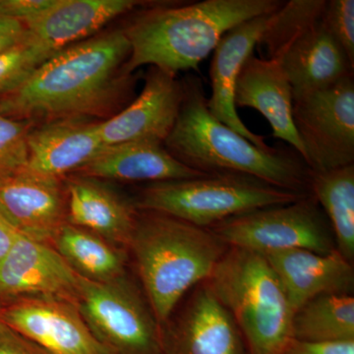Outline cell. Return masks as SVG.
<instances>
[{
  "instance_id": "obj_28",
  "label": "cell",
  "mask_w": 354,
  "mask_h": 354,
  "mask_svg": "<svg viewBox=\"0 0 354 354\" xmlns=\"http://www.w3.org/2000/svg\"><path fill=\"white\" fill-rule=\"evenodd\" d=\"M321 21L344 51L354 68L353 0H328L324 6Z\"/></svg>"
},
{
  "instance_id": "obj_31",
  "label": "cell",
  "mask_w": 354,
  "mask_h": 354,
  "mask_svg": "<svg viewBox=\"0 0 354 354\" xmlns=\"http://www.w3.org/2000/svg\"><path fill=\"white\" fill-rule=\"evenodd\" d=\"M0 354L48 353L34 342L0 322Z\"/></svg>"
},
{
  "instance_id": "obj_4",
  "label": "cell",
  "mask_w": 354,
  "mask_h": 354,
  "mask_svg": "<svg viewBox=\"0 0 354 354\" xmlns=\"http://www.w3.org/2000/svg\"><path fill=\"white\" fill-rule=\"evenodd\" d=\"M228 248L209 228L138 209L128 257L162 327L186 293L209 279Z\"/></svg>"
},
{
  "instance_id": "obj_32",
  "label": "cell",
  "mask_w": 354,
  "mask_h": 354,
  "mask_svg": "<svg viewBox=\"0 0 354 354\" xmlns=\"http://www.w3.org/2000/svg\"><path fill=\"white\" fill-rule=\"evenodd\" d=\"M21 232L0 211V261L3 259Z\"/></svg>"
},
{
  "instance_id": "obj_9",
  "label": "cell",
  "mask_w": 354,
  "mask_h": 354,
  "mask_svg": "<svg viewBox=\"0 0 354 354\" xmlns=\"http://www.w3.org/2000/svg\"><path fill=\"white\" fill-rule=\"evenodd\" d=\"M209 230L230 247L262 255L291 249L327 254L335 249L329 221L310 192L295 202L232 216Z\"/></svg>"
},
{
  "instance_id": "obj_2",
  "label": "cell",
  "mask_w": 354,
  "mask_h": 354,
  "mask_svg": "<svg viewBox=\"0 0 354 354\" xmlns=\"http://www.w3.org/2000/svg\"><path fill=\"white\" fill-rule=\"evenodd\" d=\"M183 86L178 115L164 143L177 160L207 174H243L281 189L309 193V167L295 150L258 148L211 113L199 77H188Z\"/></svg>"
},
{
  "instance_id": "obj_29",
  "label": "cell",
  "mask_w": 354,
  "mask_h": 354,
  "mask_svg": "<svg viewBox=\"0 0 354 354\" xmlns=\"http://www.w3.org/2000/svg\"><path fill=\"white\" fill-rule=\"evenodd\" d=\"M53 3V0H0V15L26 25Z\"/></svg>"
},
{
  "instance_id": "obj_6",
  "label": "cell",
  "mask_w": 354,
  "mask_h": 354,
  "mask_svg": "<svg viewBox=\"0 0 354 354\" xmlns=\"http://www.w3.org/2000/svg\"><path fill=\"white\" fill-rule=\"evenodd\" d=\"M325 3L326 0L283 2L257 44L265 48L266 58L281 64L293 99L354 74L346 53L321 21Z\"/></svg>"
},
{
  "instance_id": "obj_25",
  "label": "cell",
  "mask_w": 354,
  "mask_h": 354,
  "mask_svg": "<svg viewBox=\"0 0 354 354\" xmlns=\"http://www.w3.org/2000/svg\"><path fill=\"white\" fill-rule=\"evenodd\" d=\"M292 339L305 342L354 341V298L324 295L302 305L292 317Z\"/></svg>"
},
{
  "instance_id": "obj_33",
  "label": "cell",
  "mask_w": 354,
  "mask_h": 354,
  "mask_svg": "<svg viewBox=\"0 0 354 354\" xmlns=\"http://www.w3.org/2000/svg\"><path fill=\"white\" fill-rule=\"evenodd\" d=\"M23 32H25L24 25L0 15V35H21Z\"/></svg>"
},
{
  "instance_id": "obj_23",
  "label": "cell",
  "mask_w": 354,
  "mask_h": 354,
  "mask_svg": "<svg viewBox=\"0 0 354 354\" xmlns=\"http://www.w3.org/2000/svg\"><path fill=\"white\" fill-rule=\"evenodd\" d=\"M50 243L65 262L88 281L108 283L128 272L130 263L125 249L82 227L65 223Z\"/></svg>"
},
{
  "instance_id": "obj_7",
  "label": "cell",
  "mask_w": 354,
  "mask_h": 354,
  "mask_svg": "<svg viewBox=\"0 0 354 354\" xmlns=\"http://www.w3.org/2000/svg\"><path fill=\"white\" fill-rule=\"evenodd\" d=\"M307 194L281 189L252 176L221 174L148 183L132 202L140 211L158 212L211 228L232 216L288 204Z\"/></svg>"
},
{
  "instance_id": "obj_11",
  "label": "cell",
  "mask_w": 354,
  "mask_h": 354,
  "mask_svg": "<svg viewBox=\"0 0 354 354\" xmlns=\"http://www.w3.org/2000/svg\"><path fill=\"white\" fill-rule=\"evenodd\" d=\"M83 281L50 242L20 234L0 261V305L21 298H50L79 306Z\"/></svg>"
},
{
  "instance_id": "obj_5",
  "label": "cell",
  "mask_w": 354,
  "mask_h": 354,
  "mask_svg": "<svg viewBox=\"0 0 354 354\" xmlns=\"http://www.w3.org/2000/svg\"><path fill=\"white\" fill-rule=\"evenodd\" d=\"M204 283L234 318L249 354H285L295 312L264 255L230 247Z\"/></svg>"
},
{
  "instance_id": "obj_3",
  "label": "cell",
  "mask_w": 354,
  "mask_h": 354,
  "mask_svg": "<svg viewBox=\"0 0 354 354\" xmlns=\"http://www.w3.org/2000/svg\"><path fill=\"white\" fill-rule=\"evenodd\" d=\"M283 4L279 0H203L147 9L123 29L130 44L123 72L131 75L149 65L176 77L198 70L230 30Z\"/></svg>"
},
{
  "instance_id": "obj_19",
  "label": "cell",
  "mask_w": 354,
  "mask_h": 354,
  "mask_svg": "<svg viewBox=\"0 0 354 354\" xmlns=\"http://www.w3.org/2000/svg\"><path fill=\"white\" fill-rule=\"evenodd\" d=\"M264 256L281 281L293 312L320 295H353V263L337 249L327 254L291 249Z\"/></svg>"
},
{
  "instance_id": "obj_8",
  "label": "cell",
  "mask_w": 354,
  "mask_h": 354,
  "mask_svg": "<svg viewBox=\"0 0 354 354\" xmlns=\"http://www.w3.org/2000/svg\"><path fill=\"white\" fill-rule=\"evenodd\" d=\"M79 309L111 354H164V329L129 272L108 283L84 279Z\"/></svg>"
},
{
  "instance_id": "obj_12",
  "label": "cell",
  "mask_w": 354,
  "mask_h": 354,
  "mask_svg": "<svg viewBox=\"0 0 354 354\" xmlns=\"http://www.w3.org/2000/svg\"><path fill=\"white\" fill-rule=\"evenodd\" d=\"M0 322L48 354H111L70 302L21 298L0 305Z\"/></svg>"
},
{
  "instance_id": "obj_30",
  "label": "cell",
  "mask_w": 354,
  "mask_h": 354,
  "mask_svg": "<svg viewBox=\"0 0 354 354\" xmlns=\"http://www.w3.org/2000/svg\"><path fill=\"white\" fill-rule=\"evenodd\" d=\"M285 354H354V341L318 344L291 339Z\"/></svg>"
},
{
  "instance_id": "obj_14",
  "label": "cell",
  "mask_w": 354,
  "mask_h": 354,
  "mask_svg": "<svg viewBox=\"0 0 354 354\" xmlns=\"http://www.w3.org/2000/svg\"><path fill=\"white\" fill-rule=\"evenodd\" d=\"M183 97L176 77L151 67L138 97L120 113L99 122L104 145L148 141L164 144L174 128Z\"/></svg>"
},
{
  "instance_id": "obj_34",
  "label": "cell",
  "mask_w": 354,
  "mask_h": 354,
  "mask_svg": "<svg viewBox=\"0 0 354 354\" xmlns=\"http://www.w3.org/2000/svg\"><path fill=\"white\" fill-rule=\"evenodd\" d=\"M25 32L21 35H0V53L12 48L24 38Z\"/></svg>"
},
{
  "instance_id": "obj_21",
  "label": "cell",
  "mask_w": 354,
  "mask_h": 354,
  "mask_svg": "<svg viewBox=\"0 0 354 354\" xmlns=\"http://www.w3.org/2000/svg\"><path fill=\"white\" fill-rule=\"evenodd\" d=\"M67 223L127 251L138 209L100 179L71 174L64 179Z\"/></svg>"
},
{
  "instance_id": "obj_26",
  "label": "cell",
  "mask_w": 354,
  "mask_h": 354,
  "mask_svg": "<svg viewBox=\"0 0 354 354\" xmlns=\"http://www.w3.org/2000/svg\"><path fill=\"white\" fill-rule=\"evenodd\" d=\"M50 57L26 37L0 53V95L19 87Z\"/></svg>"
},
{
  "instance_id": "obj_18",
  "label": "cell",
  "mask_w": 354,
  "mask_h": 354,
  "mask_svg": "<svg viewBox=\"0 0 354 354\" xmlns=\"http://www.w3.org/2000/svg\"><path fill=\"white\" fill-rule=\"evenodd\" d=\"M25 171L50 178L64 179L79 171L104 147L99 122L64 120L31 128L27 136Z\"/></svg>"
},
{
  "instance_id": "obj_1",
  "label": "cell",
  "mask_w": 354,
  "mask_h": 354,
  "mask_svg": "<svg viewBox=\"0 0 354 354\" xmlns=\"http://www.w3.org/2000/svg\"><path fill=\"white\" fill-rule=\"evenodd\" d=\"M129 55L124 30L70 46L19 87L0 95V114L30 123L104 115L134 83L132 75L123 72Z\"/></svg>"
},
{
  "instance_id": "obj_27",
  "label": "cell",
  "mask_w": 354,
  "mask_h": 354,
  "mask_svg": "<svg viewBox=\"0 0 354 354\" xmlns=\"http://www.w3.org/2000/svg\"><path fill=\"white\" fill-rule=\"evenodd\" d=\"M32 124L0 114V181L24 171L28 165L27 136Z\"/></svg>"
},
{
  "instance_id": "obj_17",
  "label": "cell",
  "mask_w": 354,
  "mask_h": 354,
  "mask_svg": "<svg viewBox=\"0 0 354 354\" xmlns=\"http://www.w3.org/2000/svg\"><path fill=\"white\" fill-rule=\"evenodd\" d=\"M143 3L137 0H53L46 10L24 26L26 37L53 57Z\"/></svg>"
},
{
  "instance_id": "obj_16",
  "label": "cell",
  "mask_w": 354,
  "mask_h": 354,
  "mask_svg": "<svg viewBox=\"0 0 354 354\" xmlns=\"http://www.w3.org/2000/svg\"><path fill=\"white\" fill-rule=\"evenodd\" d=\"M0 211L21 234L50 243L67 223L64 179L26 171L8 177L0 181Z\"/></svg>"
},
{
  "instance_id": "obj_24",
  "label": "cell",
  "mask_w": 354,
  "mask_h": 354,
  "mask_svg": "<svg viewBox=\"0 0 354 354\" xmlns=\"http://www.w3.org/2000/svg\"><path fill=\"white\" fill-rule=\"evenodd\" d=\"M309 192L329 221L335 249L353 263L354 165L327 171H310Z\"/></svg>"
},
{
  "instance_id": "obj_13",
  "label": "cell",
  "mask_w": 354,
  "mask_h": 354,
  "mask_svg": "<svg viewBox=\"0 0 354 354\" xmlns=\"http://www.w3.org/2000/svg\"><path fill=\"white\" fill-rule=\"evenodd\" d=\"M164 329V354H249L241 330L209 286L200 283Z\"/></svg>"
},
{
  "instance_id": "obj_15",
  "label": "cell",
  "mask_w": 354,
  "mask_h": 354,
  "mask_svg": "<svg viewBox=\"0 0 354 354\" xmlns=\"http://www.w3.org/2000/svg\"><path fill=\"white\" fill-rule=\"evenodd\" d=\"M274 12L253 18L230 30L213 51L209 67L212 86V95L208 99L209 111L216 120L264 150H269L272 147L266 143L265 137L255 134L244 124L236 111L234 95L242 67L254 55V48L259 43Z\"/></svg>"
},
{
  "instance_id": "obj_20",
  "label": "cell",
  "mask_w": 354,
  "mask_h": 354,
  "mask_svg": "<svg viewBox=\"0 0 354 354\" xmlns=\"http://www.w3.org/2000/svg\"><path fill=\"white\" fill-rule=\"evenodd\" d=\"M234 102L236 106L262 114L272 136L288 143L304 160V146L293 124L292 90L278 60L251 55L237 79Z\"/></svg>"
},
{
  "instance_id": "obj_22",
  "label": "cell",
  "mask_w": 354,
  "mask_h": 354,
  "mask_svg": "<svg viewBox=\"0 0 354 354\" xmlns=\"http://www.w3.org/2000/svg\"><path fill=\"white\" fill-rule=\"evenodd\" d=\"M73 174L123 183H165L206 176L177 160L164 144L127 142L104 145L87 165Z\"/></svg>"
},
{
  "instance_id": "obj_10",
  "label": "cell",
  "mask_w": 354,
  "mask_h": 354,
  "mask_svg": "<svg viewBox=\"0 0 354 354\" xmlns=\"http://www.w3.org/2000/svg\"><path fill=\"white\" fill-rule=\"evenodd\" d=\"M292 120L311 171L354 165V76L293 99Z\"/></svg>"
}]
</instances>
